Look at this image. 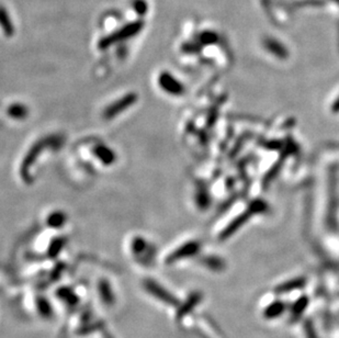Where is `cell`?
<instances>
[{
	"label": "cell",
	"mask_w": 339,
	"mask_h": 338,
	"mask_svg": "<svg viewBox=\"0 0 339 338\" xmlns=\"http://www.w3.org/2000/svg\"><path fill=\"white\" fill-rule=\"evenodd\" d=\"M135 99L136 98H135V96H133V94H128V96L121 98L120 100L111 103V105L107 108L106 111L103 112V118L106 119L114 118L115 115L128 109V107L132 106L135 101Z\"/></svg>",
	"instance_id": "cell-1"
},
{
	"label": "cell",
	"mask_w": 339,
	"mask_h": 338,
	"mask_svg": "<svg viewBox=\"0 0 339 338\" xmlns=\"http://www.w3.org/2000/svg\"><path fill=\"white\" fill-rule=\"evenodd\" d=\"M160 86L165 89V91L173 93V94H178L179 92H181V87L178 83H176V80L170 77L169 75H164L160 77Z\"/></svg>",
	"instance_id": "cell-2"
},
{
	"label": "cell",
	"mask_w": 339,
	"mask_h": 338,
	"mask_svg": "<svg viewBox=\"0 0 339 338\" xmlns=\"http://www.w3.org/2000/svg\"><path fill=\"white\" fill-rule=\"evenodd\" d=\"M284 312V305L281 302H275V303L269 305L265 311V316L268 318H274L281 315Z\"/></svg>",
	"instance_id": "cell-3"
},
{
	"label": "cell",
	"mask_w": 339,
	"mask_h": 338,
	"mask_svg": "<svg viewBox=\"0 0 339 338\" xmlns=\"http://www.w3.org/2000/svg\"><path fill=\"white\" fill-rule=\"evenodd\" d=\"M306 305H307V300H305V299H302L297 302L294 308H293V310H292L293 317H297L300 314H302Z\"/></svg>",
	"instance_id": "cell-4"
},
{
	"label": "cell",
	"mask_w": 339,
	"mask_h": 338,
	"mask_svg": "<svg viewBox=\"0 0 339 338\" xmlns=\"http://www.w3.org/2000/svg\"><path fill=\"white\" fill-rule=\"evenodd\" d=\"M49 222H51L52 225L54 224V222H56L58 225H62V223H63L62 214H53V215H51V218H49Z\"/></svg>",
	"instance_id": "cell-5"
},
{
	"label": "cell",
	"mask_w": 339,
	"mask_h": 338,
	"mask_svg": "<svg viewBox=\"0 0 339 338\" xmlns=\"http://www.w3.org/2000/svg\"><path fill=\"white\" fill-rule=\"evenodd\" d=\"M300 286H301V283L299 282V283H296V285H294V286H291V287H290V289H291L292 287H297V288H299ZM281 289H282V290H284V291H287V290L289 289V286H288V287H283V288H281Z\"/></svg>",
	"instance_id": "cell-6"
}]
</instances>
